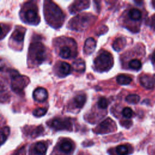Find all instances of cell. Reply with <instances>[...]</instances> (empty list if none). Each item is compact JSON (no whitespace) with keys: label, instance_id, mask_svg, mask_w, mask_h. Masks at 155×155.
<instances>
[{"label":"cell","instance_id":"obj_1","mask_svg":"<svg viewBox=\"0 0 155 155\" xmlns=\"http://www.w3.org/2000/svg\"><path fill=\"white\" fill-rule=\"evenodd\" d=\"M45 16L46 21L50 25L55 28L59 27L64 22V16L61 10L51 1L45 2Z\"/></svg>","mask_w":155,"mask_h":155},{"label":"cell","instance_id":"obj_2","mask_svg":"<svg viewBox=\"0 0 155 155\" xmlns=\"http://www.w3.org/2000/svg\"><path fill=\"white\" fill-rule=\"evenodd\" d=\"M94 64L98 71H105L109 70L113 66V59L112 55L107 51H102L96 57Z\"/></svg>","mask_w":155,"mask_h":155},{"label":"cell","instance_id":"obj_3","mask_svg":"<svg viewBox=\"0 0 155 155\" xmlns=\"http://www.w3.org/2000/svg\"><path fill=\"white\" fill-rule=\"evenodd\" d=\"M30 56L35 63L40 64L46 58V53L44 46L40 42L33 43L29 50Z\"/></svg>","mask_w":155,"mask_h":155},{"label":"cell","instance_id":"obj_4","mask_svg":"<svg viewBox=\"0 0 155 155\" xmlns=\"http://www.w3.org/2000/svg\"><path fill=\"white\" fill-rule=\"evenodd\" d=\"M76 43L71 38H67L66 44H62L58 49L59 55L64 59H68L76 56Z\"/></svg>","mask_w":155,"mask_h":155},{"label":"cell","instance_id":"obj_5","mask_svg":"<svg viewBox=\"0 0 155 155\" xmlns=\"http://www.w3.org/2000/svg\"><path fill=\"white\" fill-rule=\"evenodd\" d=\"M24 21L30 24H37L39 22L38 10L34 7H30L24 11Z\"/></svg>","mask_w":155,"mask_h":155},{"label":"cell","instance_id":"obj_6","mask_svg":"<svg viewBox=\"0 0 155 155\" xmlns=\"http://www.w3.org/2000/svg\"><path fill=\"white\" fill-rule=\"evenodd\" d=\"M27 77L20 75H15L12 79V88L13 91L19 92L21 91L27 84Z\"/></svg>","mask_w":155,"mask_h":155},{"label":"cell","instance_id":"obj_7","mask_svg":"<svg viewBox=\"0 0 155 155\" xmlns=\"http://www.w3.org/2000/svg\"><path fill=\"white\" fill-rule=\"evenodd\" d=\"M71 122L68 119H54L51 122V126L56 130H68L71 127Z\"/></svg>","mask_w":155,"mask_h":155},{"label":"cell","instance_id":"obj_8","mask_svg":"<svg viewBox=\"0 0 155 155\" xmlns=\"http://www.w3.org/2000/svg\"><path fill=\"white\" fill-rule=\"evenodd\" d=\"M33 98L35 101L38 102H44L48 97V93L47 90L42 87L37 88L33 91Z\"/></svg>","mask_w":155,"mask_h":155},{"label":"cell","instance_id":"obj_9","mask_svg":"<svg viewBox=\"0 0 155 155\" xmlns=\"http://www.w3.org/2000/svg\"><path fill=\"white\" fill-rule=\"evenodd\" d=\"M139 81L143 87L148 89L153 88L154 87L155 82L154 78L147 74L141 76L139 78Z\"/></svg>","mask_w":155,"mask_h":155},{"label":"cell","instance_id":"obj_10","mask_svg":"<svg viewBox=\"0 0 155 155\" xmlns=\"http://www.w3.org/2000/svg\"><path fill=\"white\" fill-rule=\"evenodd\" d=\"M71 71V66L69 64L62 62L58 65V75L61 77H64L68 75Z\"/></svg>","mask_w":155,"mask_h":155},{"label":"cell","instance_id":"obj_11","mask_svg":"<svg viewBox=\"0 0 155 155\" xmlns=\"http://www.w3.org/2000/svg\"><path fill=\"white\" fill-rule=\"evenodd\" d=\"M96 41L95 40L92 38H88L84 44V51L85 54H90L92 52L94 51L95 48H96Z\"/></svg>","mask_w":155,"mask_h":155},{"label":"cell","instance_id":"obj_12","mask_svg":"<svg viewBox=\"0 0 155 155\" xmlns=\"http://www.w3.org/2000/svg\"><path fill=\"white\" fill-rule=\"evenodd\" d=\"M73 68L74 71L79 73H83L85 70V64L84 60L78 59L73 63Z\"/></svg>","mask_w":155,"mask_h":155},{"label":"cell","instance_id":"obj_13","mask_svg":"<svg viewBox=\"0 0 155 155\" xmlns=\"http://www.w3.org/2000/svg\"><path fill=\"white\" fill-rule=\"evenodd\" d=\"M128 17L133 21H139L142 18V12L137 8H131L128 13Z\"/></svg>","mask_w":155,"mask_h":155},{"label":"cell","instance_id":"obj_14","mask_svg":"<svg viewBox=\"0 0 155 155\" xmlns=\"http://www.w3.org/2000/svg\"><path fill=\"white\" fill-rule=\"evenodd\" d=\"M24 30L22 29H16L12 35V38L16 42H22L24 40Z\"/></svg>","mask_w":155,"mask_h":155},{"label":"cell","instance_id":"obj_15","mask_svg":"<svg viewBox=\"0 0 155 155\" xmlns=\"http://www.w3.org/2000/svg\"><path fill=\"white\" fill-rule=\"evenodd\" d=\"M74 104L76 108H82L85 103L86 96L84 94H79L74 98Z\"/></svg>","mask_w":155,"mask_h":155},{"label":"cell","instance_id":"obj_16","mask_svg":"<svg viewBox=\"0 0 155 155\" xmlns=\"http://www.w3.org/2000/svg\"><path fill=\"white\" fill-rule=\"evenodd\" d=\"M59 148L62 151L68 153L72 150L73 145L71 142L67 140H63L59 145Z\"/></svg>","mask_w":155,"mask_h":155},{"label":"cell","instance_id":"obj_17","mask_svg":"<svg viewBox=\"0 0 155 155\" xmlns=\"http://www.w3.org/2000/svg\"><path fill=\"white\" fill-rule=\"evenodd\" d=\"M34 150L35 153L39 155H43L45 153L47 150V147L45 143L42 142H37L35 145Z\"/></svg>","mask_w":155,"mask_h":155},{"label":"cell","instance_id":"obj_18","mask_svg":"<svg viewBox=\"0 0 155 155\" xmlns=\"http://www.w3.org/2000/svg\"><path fill=\"white\" fill-rule=\"evenodd\" d=\"M116 81L120 85H128L132 81V79L128 76L120 74L117 76Z\"/></svg>","mask_w":155,"mask_h":155},{"label":"cell","instance_id":"obj_19","mask_svg":"<svg viewBox=\"0 0 155 155\" xmlns=\"http://www.w3.org/2000/svg\"><path fill=\"white\" fill-rule=\"evenodd\" d=\"M129 67L134 70H139L142 67L141 62L137 59H131L128 63Z\"/></svg>","mask_w":155,"mask_h":155},{"label":"cell","instance_id":"obj_20","mask_svg":"<svg viewBox=\"0 0 155 155\" xmlns=\"http://www.w3.org/2000/svg\"><path fill=\"white\" fill-rule=\"evenodd\" d=\"M112 123H114L113 121L112 120H111L110 118H108L107 119L105 120L104 122H102L100 124V125H99L100 130L104 131L110 130V126L111 125Z\"/></svg>","mask_w":155,"mask_h":155},{"label":"cell","instance_id":"obj_21","mask_svg":"<svg viewBox=\"0 0 155 155\" xmlns=\"http://www.w3.org/2000/svg\"><path fill=\"white\" fill-rule=\"evenodd\" d=\"M125 100L127 102L130 103V104H137L139 101H140V97L139 96H138L137 94H129L128 95L126 98Z\"/></svg>","mask_w":155,"mask_h":155},{"label":"cell","instance_id":"obj_22","mask_svg":"<svg viewBox=\"0 0 155 155\" xmlns=\"http://www.w3.org/2000/svg\"><path fill=\"white\" fill-rule=\"evenodd\" d=\"M108 101L104 97H101L98 99L97 101V106L99 108L105 110L108 107Z\"/></svg>","mask_w":155,"mask_h":155},{"label":"cell","instance_id":"obj_23","mask_svg":"<svg viewBox=\"0 0 155 155\" xmlns=\"http://www.w3.org/2000/svg\"><path fill=\"white\" fill-rule=\"evenodd\" d=\"M116 152L119 155H127L128 153V148L125 145H120L116 147Z\"/></svg>","mask_w":155,"mask_h":155},{"label":"cell","instance_id":"obj_24","mask_svg":"<svg viewBox=\"0 0 155 155\" xmlns=\"http://www.w3.org/2000/svg\"><path fill=\"white\" fill-rule=\"evenodd\" d=\"M10 131L9 128L7 127H5L1 130V144H3L5 140L7 139V136L9 134Z\"/></svg>","mask_w":155,"mask_h":155},{"label":"cell","instance_id":"obj_25","mask_svg":"<svg viewBox=\"0 0 155 155\" xmlns=\"http://www.w3.org/2000/svg\"><path fill=\"white\" fill-rule=\"evenodd\" d=\"M123 41H124V39H122V38H118V39H116L113 44V47L114 49L117 51L120 50L121 49V48L124 45V42H122Z\"/></svg>","mask_w":155,"mask_h":155},{"label":"cell","instance_id":"obj_26","mask_svg":"<svg viewBox=\"0 0 155 155\" xmlns=\"http://www.w3.org/2000/svg\"><path fill=\"white\" fill-rule=\"evenodd\" d=\"M47 113V109L45 108H38L36 109H35L33 112V114L34 116H36V117H41L42 116L44 115L45 114V113Z\"/></svg>","mask_w":155,"mask_h":155},{"label":"cell","instance_id":"obj_27","mask_svg":"<svg viewBox=\"0 0 155 155\" xmlns=\"http://www.w3.org/2000/svg\"><path fill=\"white\" fill-rule=\"evenodd\" d=\"M122 114L126 118H131L133 114V111L130 107H125L122 110Z\"/></svg>","mask_w":155,"mask_h":155},{"label":"cell","instance_id":"obj_28","mask_svg":"<svg viewBox=\"0 0 155 155\" xmlns=\"http://www.w3.org/2000/svg\"><path fill=\"white\" fill-rule=\"evenodd\" d=\"M153 59L155 61V51L153 52Z\"/></svg>","mask_w":155,"mask_h":155},{"label":"cell","instance_id":"obj_29","mask_svg":"<svg viewBox=\"0 0 155 155\" xmlns=\"http://www.w3.org/2000/svg\"><path fill=\"white\" fill-rule=\"evenodd\" d=\"M154 78V81H155V74H154V78Z\"/></svg>","mask_w":155,"mask_h":155}]
</instances>
